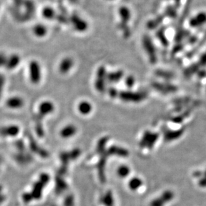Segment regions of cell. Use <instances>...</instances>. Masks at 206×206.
Here are the masks:
<instances>
[{
	"label": "cell",
	"instance_id": "obj_1",
	"mask_svg": "<svg viewBox=\"0 0 206 206\" xmlns=\"http://www.w3.org/2000/svg\"><path fill=\"white\" fill-rule=\"evenodd\" d=\"M76 132V128L74 126H69L62 129L61 132V136L64 138H68L74 136Z\"/></svg>",
	"mask_w": 206,
	"mask_h": 206
},
{
	"label": "cell",
	"instance_id": "obj_2",
	"mask_svg": "<svg viewBox=\"0 0 206 206\" xmlns=\"http://www.w3.org/2000/svg\"><path fill=\"white\" fill-rule=\"evenodd\" d=\"M91 109H92V107H91V105H89L88 103H81L80 105L79 106V110L81 113L84 114H88L90 112Z\"/></svg>",
	"mask_w": 206,
	"mask_h": 206
},
{
	"label": "cell",
	"instance_id": "obj_3",
	"mask_svg": "<svg viewBox=\"0 0 206 206\" xmlns=\"http://www.w3.org/2000/svg\"><path fill=\"white\" fill-rule=\"evenodd\" d=\"M128 172H129L128 168H127V167L125 166H122L118 170L119 175L122 177L126 176V175H127V174H128Z\"/></svg>",
	"mask_w": 206,
	"mask_h": 206
}]
</instances>
